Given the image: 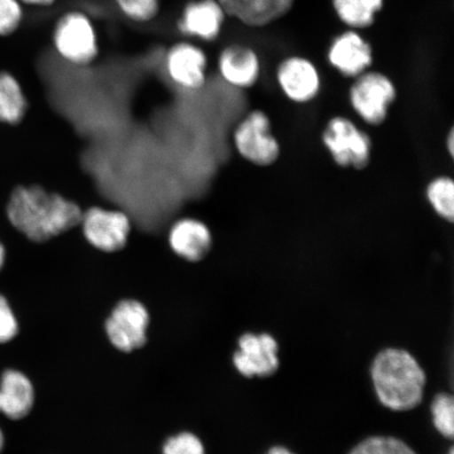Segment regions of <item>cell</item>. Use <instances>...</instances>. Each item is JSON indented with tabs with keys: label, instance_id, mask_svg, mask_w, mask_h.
Wrapping results in <instances>:
<instances>
[{
	"label": "cell",
	"instance_id": "obj_24",
	"mask_svg": "<svg viewBox=\"0 0 454 454\" xmlns=\"http://www.w3.org/2000/svg\"><path fill=\"white\" fill-rule=\"evenodd\" d=\"M24 20L20 0H0V36H9L19 30Z\"/></svg>",
	"mask_w": 454,
	"mask_h": 454
},
{
	"label": "cell",
	"instance_id": "obj_22",
	"mask_svg": "<svg viewBox=\"0 0 454 454\" xmlns=\"http://www.w3.org/2000/svg\"><path fill=\"white\" fill-rule=\"evenodd\" d=\"M348 454H417L405 442L393 436H372L357 444Z\"/></svg>",
	"mask_w": 454,
	"mask_h": 454
},
{
	"label": "cell",
	"instance_id": "obj_27",
	"mask_svg": "<svg viewBox=\"0 0 454 454\" xmlns=\"http://www.w3.org/2000/svg\"><path fill=\"white\" fill-rule=\"evenodd\" d=\"M369 12L376 15L383 8L384 0H362Z\"/></svg>",
	"mask_w": 454,
	"mask_h": 454
},
{
	"label": "cell",
	"instance_id": "obj_15",
	"mask_svg": "<svg viewBox=\"0 0 454 454\" xmlns=\"http://www.w3.org/2000/svg\"><path fill=\"white\" fill-rule=\"evenodd\" d=\"M221 78L236 89H251L261 75V61L255 51L247 45H227L218 57Z\"/></svg>",
	"mask_w": 454,
	"mask_h": 454
},
{
	"label": "cell",
	"instance_id": "obj_29",
	"mask_svg": "<svg viewBox=\"0 0 454 454\" xmlns=\"http://www.w3.org/2000/svg\"><path fill=\"white\" fill-rule=\"evenodd\" d=\"M446 149L451 158L454 157V132L453 129H450V134H448V137L446 139Z\"/></svg>",
	"mask_w": 454,
	"mask_h": 454
},
{
	"label": "cell",
	"instance_id": "obj_16",
	"mask_svg": "<svg viewBox=\"0 0 454 454\" xmlns=\"http://www.w3.org/2000/svg\"><path fill=\"white\" fill-rule=\"evenodd\" d=\"M227 17L241 24L261 27L282 19L292 10L294 0H218Z\"/></svg>",
	"mask_w": 454,
	"mask_h": 454
},
{
	"label": "cell",
	"instance_id": "obj_30",
	"mask_svg": "<svg viewBox=\"0 0 454 454\" xmlns=\"http://www.w3.org/2000/svg\"><path fill=\"white\" fill-rule=\"evenodd\" d=\"M268 454H296L288 450L287 448L282 446H275L272 447L271 450L268 452Z\"/></svg>",
	"mask_w": 454,
	"mask_h": 454
},
{
	"label": "cell",
	"instance_id": "obj_25",
	"mask_svg": "<svg viewBox=\"0 0 454 454\" xmlns=\"http://www.w3.org/2000/svg\"><path fill=\"white\" fill-rule=\"evenodd\" d=\"M163 454H206L197 435L183 433L169 438L163 445Z\"/></svg>",
	"mask_w": 454,
	"mask_h": 454
},
{
	"label": "cell",
	"instance_id": "obj_2",
	"mask_svg": "<svg viewBox=\"0 0 454 454\" xmlns=\"http://www.w3.org/2000/svg\"><path fill=\"white\" fill-rule=\"evenodd\" d=\"M372 378L380 402L389 410L408 411L421 404L426 374L407 351H381L373 360Z\"/></svg>",
	"mask_w": 454,
	"mask_h": 454
},
{
	"label": "cell",
	"instance_id": "obj_33",
	"mask_svg": "<svg viewBox=\"0 0 454 454\" xmlns=\"http://www.w3.org/2000/svg\"><path fill=\"white\" fill-rule=\"evenodd\" d=\"M448 454H454L453 450H450V453Z\"/></svg>",
	"mask_w": 454,
	"mask_h": 454
},
{
	"label": "cell",
	"instance_id": "obj_18",
	"mask_svg": "<svg viewBox=\"0 0 454 454\" xmlns=\"http://www.w3.org/2000/svg\"><path fill=\"white\" fill-rule=\"evenodd\" d=\"M27 100L20 83L8 72H0V122L17 124L25 118Z\"/></svg>",
	"mask_w": 454,
	"mask_h": 454
},
{
	"label": "cell",
	"instance_id": "obj_1",
	"mask_svg": "<svg viewBox=\"0 0 454 454\" xmlns=\"http://www.w3.org/2000/svg\"><path fill=\"white\" fill-rule=\"evenodd\" d=\"M82 214L81 204L38 184L17 186L7 207L10 223L36 244L48 243L76 229Z\"/></svg>",
	"mask_w": 454,
	"mask_h": 454
},
{
	"label": "cell",
	"instance_id": "obj_11",
	"mask_svg": "<svg viewBox=\"0 0 454 454\" xmlns=\"http://www.w3.org/2000/svg\"><path fill=\"white\" fill-rule=\"evenodd\" d=\"M277 340L269 333H246L239 339L234 365L243 377L269 378L279 369Z\"/></svg>",
	"mask_w": 454,
	"mask_h": 454
},
{
	"label": "cell",
	"instance_id": "obj_26",
	"mask_svg": "<svg viewBox=\"0 0 454 454\" xmlns=\"http://www.w3.org/2000/svg\"><path fill=\"white\" fill-rule=\"evenodd\" d=\"M20 332L19 321L7 298L0 294V344L11 342Z\"/></svg>",
	"mask_w": 454,
	"mask_h": 454
},
{
	"label": "cell",
	"instance_id": "obj_10",
	"mask_svg": "<svg viewBox=\"0 0 454 454\" xmlns=\"http://www.w3.org/2000/svg\"><path fill=\"white\" fill-rule=\"evenodd\" d=\"M277 82L282 93L294 104L306 105L321 92L322 81L314 62L301 56L284 59L277 69Z\"/></svg>",
	"mask_w": 454,
	"mask_h": 454
},
{
	"label": "cell",
	"instance_id": "obj_6",
	"mask_svg": "<svg viewBox=\"0 0 454 454\" xmlns=\"http://www.w3.org/2000/svg\"><path fill=\"white\" fill-rule=\"evenodd\" d=\"M397 90L385 74L366 71L355 78L349 89V104L354 112L368 126L380 127L387 121Z\"/></svg>",
	"mask_w": 454,
	"mask_h": 454
},
{
	"label": "cell",
	"instance_id": "obj_4",
	"mask_svg": "<svg viewBox=\"0 0 454 454\" xmlns=\"http://www.w3.org/2000/svg\"><path fill=\"white\" fill-rule=\"evenodd\" d=\"M321 139L333 162L340 168L362 170L372 161V138L348 117L329 119Z\"/></svg>",
	"mask_w": 454,
	"mask_h": 454
},
{
	"label": "cell",
	"instance_id": "obj_9",
	"mask_svg": "<svg viewBox=\"0 0 454 454\" xmlns=\"http://www.w3.org/2000/svg\"><path fill=\"white\" fill-rule=\"evenodd\" d=\"M164 67L170 82L181 89L198 90L207 83V56L192 42H179L169 47L164 57Z\"/></svg>",
	"mask_w": 454,
	"mask_h": 454
},
{
	"label": "cell",
	"instance_id": "obj_8",
	"mask_svg": "<svg viewBox=\"0 0 454 454\" xmlns=\"http://www.w3.org/2000/svg\"><path fill=\"white\" fill-rule=\"evenodd\" d=\"M150 315L137 300L127 299L119 302L106 323L107 338L123 353L144 348Z\"/></svg>",
	"mask_w": 454,
	"mask_h": 454
},
{
	"label": "cell",
	"instance_id": "obj_3",
	"mask_svg": "<svg viewBox=\"0 0 454 454\" xmlns=\"http://www.w3.org/2000/svg\"><path fill=\"white\" fill-rule=\"evenodd\" d=\"M52 41L56 53L73 66L93 64L100 52L94 22L79 10L67 11L59 16L53 28Z\"/></svg>",
	"mask_w": 454,
	"mask_h": 454
},
{
	"label": "cell",
	"instance_id": "obj_14",
	"mask_svg": "<svg viewBox=\"0 0 454 454\" xmlns=\"http://www.w3.org/2000/svg\"><path fill=\"white\" fill-rule=\"evenodd\" d=\"M327 59L340 75L355 79L372 66V48L356 30L346 31L332 43Z\"/></svg>",
	"mask_w": 454,
	"mask_h": 454
},
{
	"label": "cell",
	"instance_id": "obj_28",
	"mask_svg": "<svg viewBox=\"0 0 454 454\" xmlns=\"http://www.w3.org/2000/svg\"><path fill=\"white\" fill-rule=\"evenodd\" d=\"M22 4L32 5V7L47 8L53 5L57 0H20Z\"/></svg>",
	"mask_w": 454,
	"mask_h": 454
},
{
	"label": "cell",
	"instance_id": "obj_21",
	"mask_svg": "<svg viewBox=\"0 0 454 454\" xmlns=\"http://www.w3.org/2000/svg\"><path fill=\"white\" fill-rule=\"evenodd\" d=\"M121 13L136 24L154 21L161 11V0H113Z\"/></svg>",
	"mask_w": 454,
	"mask_h": 454
},
{
	"label": "cell",
	"instance_id": "obj_17",
	"mask_svg": "<svg viewBox=\"0 0 454 454\" xmlns=\"http://www.w3.org/2000/svg\"><path fill=\"white\" fill-rule=\"evenodd\" d=\"M35 390L25 373L7 369L0 379V412L19 421L33 410Z\"/></svg>",
	"mask_w": 454,
	"mask_h": 454
},
{
	"label": "cell",
	"instance_id": "obj_31",
	"mask_svg": "<svg viewBox=\"0 0 454 454\" xmlns=\"http://www.w3.org/2000/svg\"><path fill=\"white\" fill-rule=\"evenodd\" d=\"M5 262V248L3 246V243L0 242V270H3Z\"/></svg>",
	"mask_w": 454,
	"mask_h": 454
},
{
	"label": "cell",
	"instance_id": "obj_32",
	"mask_svg": "<svg viewBox=\"0 0 454 454\" xmlns=\"http://www.w3.org/2000/svg\"><path fill=\"white\" fill-rule=\"evenodd\" d=\"M4 447V434L2 428H0V453H2Z\"/></svg>",
	"mask_w": 454,
	"mask_h": 454
},
{
	"label": "cell",
	"instance_id": "obj_12",
	"mask_svg": "<svg viewBox=\"0 0 454 454\" xmlns=\"http://www.w3.org/2000/svg\"><path fill=\"white\" fill-rule=\"evenodd\" d=\"M167 239L170 252L190 263L207 258L215 243L211 227L195 217L176 220L169 226Z\"/></svg>",
	"mask_w": 454,
	"mask_h": 454
},
{
	"label": "cell",
	"instance_id": "obj_19",
	"mask_svg": "<svg viewBox=\"0 0 454 454\" xmlns=\"http://www.w3.org/2000/svg\"><path fill=\"white\" fill-rule=\"evenodd\" d=\"M426 198L434 212L446 223L454 221V181L450 176H439L426 187Z\"/></svg>",
	"mask_w": 454,
	"mask_h": 454
},
{
	"label": "cell",
	"instance_id": "obj_20",
	"mask_svg": "<svg viewBox=\"0 0 454 454\" xmlns=\"http://www.w3.org/2000/svg\"><path fill=\"white\" fill-rule=\"evenodd\" d=\"M334 11L344 25L351 30L372 27L376 15L369 12L362 0H333Z\"/></svg>",
	"mask_w": 454,
	"mask_h": 454
},
{
	"label": "cell",
	"instance_id": "obj_23",
	"mask_svg": "<svg viewBox=\"0 0 454 454\" xmlns=\"http://www.w3.org/2000/svg\"><path fill=\"white\" fill-rule=\"evenodd\" d=\"M434 424L436 430L447 439H452L454 434V403L452 396L441 394L435 396L431 406Z\"/></svg>",
	"mask_w": 454,
	"mask_h": 454
},
{
	"label": "cell",
	"instance_id": "obj_13",
	"mask_svg": "<svg viewBox=\"0 0 454 454\" xmlns=\"http://www.w3.org/2000/svg\"><path fill=\"white\" fill-rule=\"evenodd\" d=\"M226 17L218 0H192L181 11L177 28L187 38L212 43L221 35Z\"/></svg>",
	"mask_w": 454,
	"mask_h": 454
},
{
	"label": "cell",
	"instance_id": "obj_5",
	"mask_svg": "<svg viewBox=\"0 0 454 454\" xmlns=\"http://www.w3.org/2000/svg\"><path fill=\"white\" fill-rule=\"evenodd\" d=\"M85 242L96 251L116 254L127 247L133 223L121 209L92 206L83 209L81 225Z\"/></svg>",
	"mask_w": 454,
	"mask_h": 454
},
{
	"label": "cell",
	"instance_id": "obj_7",
	"mask_svg": "<svg viewBox=\"0 0 454 454\" xmlns=\"http://www.w3.org/2000/svg\"><path fill=\"white\" fill-rule=\"evenodd\" d=\"M232 140L238 154L255 167L268 168L279 160L280 142L272 133L270 116L263 111L248 113L238 123Z\"/></svg>",
	"mask_w": 454,
	"mask_h": 454
}]
</instances>
